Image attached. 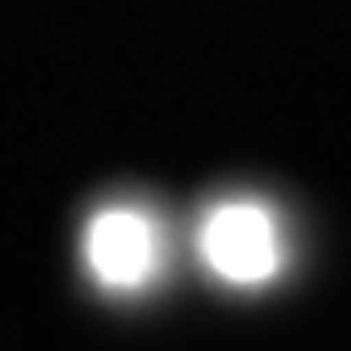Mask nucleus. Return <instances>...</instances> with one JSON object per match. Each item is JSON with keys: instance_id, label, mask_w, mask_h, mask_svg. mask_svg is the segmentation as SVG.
I'll return each instance as SVG.
<instances>
[{"instance_id": "f257e3e1", "label": "nucleus", "mask_w": 351, "mask_h": 351, "mask_svg": "<svg viewBox=\"0 0 351 351\" xmlns=\"http://www.w3.org/2000/svg\"><path fill=\"white\" fill-rule=\"evenodd\" d=\"M200 254L205 263L225 278V283H269L283 263V239L274 215L254 205V200H230L210 210V219L200 225Z\"/></svg>"}, {"instance_id": "f03ea898", "label": "nucleus", "mask_w": 351, "mask_h": 351, "mask_svg": "<svg viewBox=\"0 0 351 351\" xmlns=\"http://www.w3.org/2000/svg\"><path fill=\"white\" fill-rule=\"evenodd\" d=\"M83 254L103 288L137 293L161 269V230L152 225V215L132 205H112L93 215V225L83 234Z\"/></svg>"}]
</instances>
